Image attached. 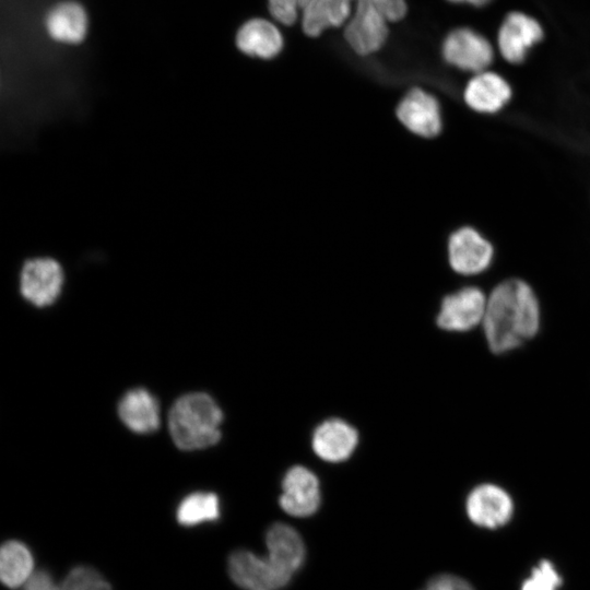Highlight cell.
<instances>
[{
	"instance_id": "1",
	"label": "cell",
	"mask_w": 590,
	"mask_h": 590,
	"mask_svg": "<svg viewBox=\"0 0 590 590\" xmlns=\"http://www.w3.org/2000/svg\"><path fill=\"white\" fill-rule=\"evenodd\" d=\"M540 321L539 299L522 280H505L487 296L482 326L487 344L495 353L511 351L533 338Z\"/></svg>"
},
{
	"instance_id": "2",
	"label": "cell",
	"mask_w": 590,
	"mask_h": 590,
	"mask_svg": "<svg viewBox=\"0 0 590 590\" xmlns=\"http://www.w3.org/2000/svg\"><path fill=\"white\" fill-rule=\"evenodd\" d=\"M222 420L223 413L210 396L189 393L173 405L168 417L169 432L180 449L208 448L220 440Z\"/></svg>"
},
{
	"instance_id": "3",
	"label": "cell",
	"mask_w": 590,
	"mask_h": 590,
	"mask_svg": "<svg viewBox=\"0 0 590 590\" xmlns=\"http://www.w3.org/2000/svg\"><path fill=\"white\" fill-rule=\"evenodd\" d=\"M228 574L244 590H280L293 576L268 555L260 556L245 550L236 551L229 556Z\"/></svg>"
},
{
	"instance_id": "4",
	"label": "cell",
	"mask_w": 590,
	"mask_h": 590,
	"mask_svg": "<svg viewBox=\"0 0 590 590\" xmlns=\"http://www.w3.org/2000/svg\"><path fill=\"white\" fill-rule=\"evenodd\" d=\"M448 261L461 275H477L486 271L494 259V247L477 229L463 226L448 239Z\"/></svg>"
},
{
	"instance_id": "5",
	"label": "cell",
	"mask_w": 590,
	"mask_h": 590,
	"mask_svg": "<svg viewBox=\"0 0 590 590\" xmlns=\"http://www.w3.org/2000/svg\"><path fill=\"white\" fill-rule=\"evenodd\" d=\"M487 296L476 286H465L447 295L437 315V324L447 331L465 332L483 323Z\"/></svg>"
},
{
	"instance_id": "6",
	"label": "cell",
	"mask_w": 590,
	"mask_h": 590,
	"mask_svg": "<svg viewBox=\"0 0 590 590\" xmlns=\"http://www.w3.org/2000/svg\"><path fill=\"white\" fill-rule=\"evenodd\" d=\"M447 63L473 73L487 70L494 58L489 42L471 28H456L445 38L441 47Z\"/></svg>"
},
{
	"instance_id": "7",
	"label": "cell",
	"mask_w": 590,
	"mask_h": 590,
	"mask_svg": "<svg viewBox=\"0 0 590 590\" xmlns=\"http://www.w3.org/2000/svg\"><path fill=\"white\" fill-rule=\"evenodd\" d=\"M387 19L369 0H356L355 10L344 28V37L358 55L379 50L388 37Z\"/></svg>"
},
{
	"instance_id": "8",
	"label": "cell",
	"mask_w": 590,
	"mask_h": 590,
	"mask_svg": "<svg viewBox=\"0 0 590 590\" xmlns=\"http://www.w3.org/2000/svg\"><path fill=\"white\" fill-rule=\"evenodd\" d=\"M465 510L469 519L479 527L495 529L505 526L514 514V502L503 487L484 483L468 495Z\"/></svg>"
},
{
	"instance_id": "9",
	"label": "cell",
	"mask_w": 590,
	"mask_h": 590,
	"mask_svg": "<svg viewBox=\"0 0 590 590\" xmlns=\"http://www.w3.org/2000/svg\"><path fill=\"white\" fill-rule=\"evenodd\" d=\"M320 485L317 476L303 465H294L285 473L280 496L281 508L293 517L314 515L320 505Z\"/></svg>"
},
{
	"instance_id": "10",
	"label": "cell",
	"mask_w": 590,
	"mask_h": 590,
	"mask_svg": "<svg viewBox=\"0 0 590 590\" xmlns=\"http://www.w3.org/2000/svg\"><path fill=\"white\" fill-rule=\"evenodd\" d=\"M62 282L61 267L50 258L30 260L21 272L22 295L38 307L48 306L57 299Z\"/></svg>"
},
{
	"instance_id": "11",
	"label": "cell",
	"mask_w": 590,
	"mask_h": 590,
	"mask_svg": "<svg viewBox=\"0 0 590 590\" xmlns=\"http://www.w3.org/2000/svg\"><path fill=\"white\" fill-rule=\"evenodd\" d=\"M397 117L408 130L424 138L436 137L442 128L438 101L421 88H413L403 97Z\"/></svg>"
},
{
	"instance_id": "12",
	"label": "cell",
	"mask_w": 590,
	"mask_h": 590,
	"mask_svg": "<svg viewBox=\"0 0 590 590\" xmlns=\"http://www.w3.org/2000/svg\"><path fill=\"white\" fill-rule=\"evenodd\" d=\"M542 37L543 30L536 20L521 12H511L499 28L498 49L506 61L520 63Z\"/></svg>"
},
{
	"instance_id": "13",
	"label": "cell",
	"mask_w": 590,
	"mask_h": 590,
	"mask_svg": "<svg viewBox=\"0 0 590 590\" xmlns=\"http://www.w3.org/2000/svg\"><path fill=\"white\" fill-rule=\"evenodd\" d=\"M512 90L510 84L500 74L484 70L468 81L463 99L474 111L480 114H496L510 101Z\"/></svg>"
},
{
	"instance_id": "14",
	"label": "cell",
	"mask_w": 590,
	"mask_h": 590,
	"mask_svg": "<svg viewBox=\"0 0 590 590\" xmlns=\"http://www.w3.org/2000/svg\"><path fill=\"white\" fill-rule=\"evenodd\" d=\"M358 442L354 427L340 418L321 423L314 432L311 446L315 453L328 462H341L351 457Z\"/></svg>"
},
{
	"instance_id": "15",
	"label": "cell",
	"mask_w": 590,
	"mask_h": 590,
	"mask_svg": "<svg viewBox=\"0 0 590 590\" xmlns=\"http://www.w3.org/2000/svg\"><path fill=\"white\" fill-rule=\"evenodd\" d=\"M236 45L248 56L271 59L282 50L283 37L272 22L264 19H252L238 30Z\"/></svg>"
},
{
	"instance_id": "16",
	"label": "cell",
	"mask_w": 590,
	"mask_h": 590,
	"mask_svg": "<svg viewBox=\"0 0 590 590\" xmlns=\"http://www.w3.org/2000/svg\"><path fill=\"white\" fill-rule=\"evenodd\" d=\"M268 556L281 568L294 575L305 559V545L297 531L288 524L276 522L266 533Z\"/></svg>"
},
{
	"instance_id": "17",
	"label": "cell",
	"mask_w": 590,
	"mask_h": 590,
	"mask_svg": "<svg viewBox=\"0 0 590 590\" xmlns=\"http://www.w3.org/2000/svg\"><path fill=\"white\" fill-rule=\"evenodd\" d=\"M118 412L121 421L135 433H153L160 426L157 400L143 388L128 391L119 403Z\"/></svg>"
},
{
	"instance_id": "18",
	"label": "cell",
	"mask_w": 590,
	"mask_h": 590,
	"mask_svg": "<svg viewBox=\"0 0 590 590\" xmlns=\"http://www.w3.org/2000/svg\"><path fill=\"white\" fill-rule=\"evenodd\" d=\"M87 15L84 8L74 1L55 5L46 16L49 36L60 43L79 44L87 33Z\"/></svg>"
},
{
	"instance_id": "19",
	"label": "cell",
	"mask_w": 590,
	"mask_h": 590,
	"mask_svg": "<svg viewBox=\"0 0 590 590\" xmlns=\"http://www.w3.org/2000/svg\"><path fill=\"white\" fill-rule=\"evenodd\" d=\"M353 0H309L303 10L302 28L308 36L320 35L328 27H339L351 17Z\"/></svg>"
},
{
	"instance_id": "20",
	"label": "cell",
	"mask_w": 590,
	"mask_h": 590,
	"mask_svg": "<svg viewBox=\"0 0 590 590\" xmlns=\"http://www.w3.org/2000/svg\"><path fill=\"white\" fill-rule=\"evenodd\" d=\"M34 559L26 545L19 541L5 542L0 552V578L8 588L24 586L33 575Z\"/></svg>"
},
{
	"instance_id": "21",
	"label": "cell",
	"mask_w": 590,
	"mask_h": 590,
	"mask_svg": "<svg viewBox=\"0 0 590 590\" xmlns=\"http://www.w3.org/2000/svg\"><path fill=\"white\" fill-rule=\"evenodd\" d=\"M220 517V500L213 493H193L182 499L177 508V520L182 526L214 521Z\"/></svg>"
},
{
	"instance_id": "22",
	"label": "cell",
	"mask_w": 590,
	"mask_h": 590,
	"mask_svg": "<svg viewBox=\"0 0 590 590\" xmlns=\"http://www.w3.org/2000/svg\"><path fill=\"white\" fill-rule=\"evenodd\" d=\"M62 590H111L109 583L93 568H73L60 585Z\"/></svg>"
},
{
	"instance_id": "23",
	"label": "cell",
	"mask_w": 590,
	"mask_h": 590,
	"mask_svg": "<svg viewBox=\"0 0 590 590\" xmlns=\"http://www.w3.org/2000/svg\"><path fill=\"white\" fill-rule=\"evenodd\" d=\"M562 578L554 565L546 559L541 560L521 586V590H557Z\"/></svg>"
},
{
	"instance_id": "24",
	"label": "cell",
	"mask_w": 590,
	"mask_h": 590,
	"mask_svg": "<svg viewBox=\"0 0 590 590\" xmlns=\"http://www.w3.org/2000/svg\"><path fill=\"white\" fill-rule=\"evenodd\" d=\"M309 0H268V8L275 21L292 25L298 17V11L304 10Z\"/></svg>"
},
{
	"instance_id": "25",
	"label": "cell",
	"mask_w": 590,
	"mask_h": 590,
	"mask_svg": "<svg viewBox=\"0 0 590 590\" xmlns=\"http://www.w3.org/2000/svg\"><path fill=\"white\" fill-rule=\"evenodd\" d=\"M423 590H474V588L458 576L441 574L433 577Z\"/></svg>"
},
{
	"instance_id": "26",
	"label": "cell",
	"mask_w": 590,
	"mask_h": 590,
	"mask_svg": "<svg viewBox=\"0 0 590 590\" xmlns=\"http://www.w3.org/2000/svg\"><path fill=\"white\" fill-rule=\"evenodd\" d=\"M388 22L402 20L408 11L404 0H369Z\"/></svg>"
},
{
	"instance_id": "27",
	"label": "cell",
	"mask_w": 590,
	"mask_h": 590,
	"mask_svg": "<svg viewBox=\"0 0 590 590\" xmlns=\"http://www.w3.org/2000/svg\"><path fill=\"white\" fill-rule=\"evenodd\" d=\"M448 1L456 2V3L465 2V3L476 5V7H482L488 3L491 0H448Z\"/></svg>"
}]
</instances>
